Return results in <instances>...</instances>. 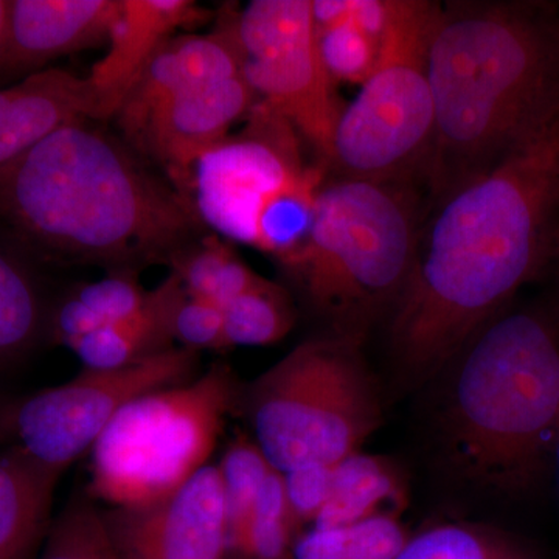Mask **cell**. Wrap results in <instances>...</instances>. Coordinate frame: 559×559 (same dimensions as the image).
<instances>
[{
  "mask_svg": "<svg viewBox=\"0 0 559 559\" xmlns=\"http://www.w3.org/2000/svg\"><path fill=\"white\" fill-rule=\"evenodd\" d=\"M396 559H538L521 543L487 527L444 524L426 530L406 546Z\"/></svg>",
  "mask_w": 559,
  "mask_h": 559,
  "instance_id": "d4e9b609",
  "label": "cell"
},
{
  "mask_svg": "<svg viewBox=\"0 0 559 559\" xmlns=\"http://www.w3.org/2000/svg\"><path fill=\"white\" fill-rule=\"evenodd\" d=\"M43 326V299L32 272L0 246V369L24 356Z\"/></svg>",
  "mask_w": 559,
  "mask_h": 559,
  "instance_id": "7402d4cb",
  "label": "cell"
},
{
  "mask_svg": "<svg viewBox=\"0 0 559 559\" xmlns=\"http://www.w3.org/2000/svg\"><path fill=\"white\" fill-rule=\"evenodd\" d=\"M320 53L334 83L362 86L380 58L381 44L352 22L318 31Z\"/></svg>",
  "mask_w": 559,
  "mask_h": 559,
  "instance_id": "83f0119b",
  "label": "cell"
},
{
  "mask_svg": "<svg viewBox=\"0 0 559 559\" xmlns=\"http://www.w3.org/2000/svg\"><path fill=\"white\" fill-rule=\"evenodd\" d=\"M257 103L259 97L242 75L207 84L160 106L132 145L160 164L179 191L194 162L229 138L235 123L248 119Z\"/></svg>",
  "mask_w": 559,
  "mask_h": 559,
  "instance_id": "4fadbf2b",
  "label": "cell"
},
{
  "mask_svg": "<svg viewBox=\"0 0 559 559\" xmlns=\"http://www.w3.org/2000/svg\"><path fill=\"white\" fill-rule=\"evenodd\" d=\"M227 507V547L248 527L261 488L274 471L255 441H231L218 465Z\"/></svg>",
  "mask_w": 559,
  "mask_h": 559,
  "instance_id": "4316f807",
  "label": "cell"
},
{
  "mask_svg": "<svg viewBox=\"0 0 559 559\" xmlns=\"http://www.w3.org/2000/svg\"><path fill=\"white\" fill-rule=\"evenodd\" d=\"M428 205L417 183L323 180L307 237L280 264L334 336L362 342L374 320L392 314Z\"/></svg>",
  "mask_w": 559,
  "mask_h": 559,
  "instance_id": "5b68a950",
  "label": "cell"
},
{
  "mask_svg": "<svg viewBox=\"0 0 559 559\" xmlns=\"http://www.w3.org/2000/svg\"><path fill=\"white\" fill-rule=\"evenodd\" d=\"M98 121L86 79L60 69L33 73L0 90V170L70 121Z\"/></svg>",
  "mask_w": 559,
  "mask_h": 559,
  "instance_id": "e0dca14e",
  "label": "cell"
},
{
  "mask_svg": "<svg viewBox=\"0 0 559 559\" xmlns=\"http://www.w3.org/2000/svg\"><path fill=\"white\" fill-rule=\"evenodd\" d=\"M248 124L194 162L180 186L200 223L282 261L299 248L325 171L301 159L296 130L264 103Z\"/></svg>",
  "mask_w": 559,
  "mask_h": 559,
  "instance_id": "8992f818",
  "label": "cell"
},
{
  "mask_svg": "<svg viewBox=\"0 0 559 559\" xmlns=\"http://www.w3.org/2000/svg\"><path fill=\"white\" fill-rule=\"evenodd\" d=\"M242 388L227 364L132 400L91 450L87 496L109 509L150 506L209 465Z\"/></svg>",
  "mask_w": 559,
  "mask_h": 559,
  "instance_id": "ba28073f",
  "label": "cell"
},
{
  "mask_svg": "<svg viewBox=\"0 0 559 559\" xmlns=\"http://www.w3.org/2000/svg\"><path fill=\"white\" fill-rule=\"evenodd\" d=\"M334 466L305 465L282 473L294 521L301 527L318 521L329 502Z\"/></svg>",
  "mask_w": 559,
  "mask_h": 559,
  "instance_id": "4dcf8cb0",
  "label": "cell"
},
{
  "mask_svg": "<svg viewBox=\"0 0 559 559\" xmlns=\"http://www.w3.org/2000/svg\"><path fill=\"white\" fill-rule=\"evenodd\" d=\"M407 539L395 514H381L348 527L345 559H396Z\"/></svg>",
  "mask_w": 559,
  "mask_h": 559,
  "instance_id": "1f68e13d",
  "label": "cell"
},
{
  "mask_svg": "<svg viewBox=\"0 0 559 559\" xmlns=\"http://www.w3.org/2000/svg\"><path fill=\"white\" fill-rule=\"evenodd\" d=\"M559 248V110L479 178L433 202L414 271L392 311L390 347L411 381L457 358Z\"/></svg>",
  "mask_w": 559,
  "mask_h": 559,
  "instance_id": "6da1fadb",
  "label": "cell"
},
{
  "mask_svg": "<svg viewBox=\"0 0 559 559\" xmlns=\"http://www.w3.org/2000/svg\"><path fill=\"white\" fill-rule=\"evenodd\" d=\"M0 226L49 259L132 271L170 264L200 219L119 139L76 120L0 170Z\"/></svg>",
  "mask_w": 559,
  "mask_h": 559,
  "instance_id": "3957f363",
  "label": "cell"
},
{
  "mask_svg": "<svg viewBox=\"0 0 559 559\" xmlns=\"http://www.w3.org/2000/svg\"><path fill=\"white\" fill-rule=\"evenodd\" d=\"M551 270H557V274H558V282H559V248H558V253H557V259H555L554 261V266H551ZM551 310H554L555 312H557V316L559 318V293H558V304L555 305L554 308H551Z\"/></svg>",
  "mask_w": 559,
  "mask_h": 559,
  "instance_id": "e575fe53",
  "label": "cell"
},
{
  "mask_svg": "<svg viewBox=\"0 0 559 559\" xmlns=\"http://www.w3.org/2000/svg\"><path fill=\"white\" fill-rule=\"evenodd\" d=\"M61 476L13 450L0 451V559H36L51 527Z\"/></svg>",
  "mask_w": 559,
  "mask_h": 559,
  "instance_id": "d6986e66",
  "label": "cell"
},
{
  "mask_svg": "<svg viewBox=\"0 0 559 559\" xmlns=\"http://www.w3.org/2000/svg\"><path fill=\"white\" fill-rule=\"evenodd\" d=\"M173 272L190 296L229 304L261 277L216 235L191 242L170 261Z\"/></svg>",
  "mask_w": 559,
  "mask_h": 559,
  "instance_id": "44dd1931",
  "label": "cell"
},
{
  "mask_svg": "<svg viewBox=\"0 0 559 559\" xmlns=\"http://www.w3.org/2000/svg\"><path fill=\"white\" fill-rule=\"evenodd\" d=\"M182 282L171 272L156 289L148 290L138 314L92 331L70 347L83 369L114 370L131 366L176 347L173 316L182 299Z\"/></svg>",
  "mask_w": 559,
  "mask_h": 559,
  "instance_id": "ac0fdd59",
  "label": "cell"
},
{
  "mask_svg": "<svg viewBox=\"0 0 559 559\" xmlns=\"http://www.w3.org/2000/svg\"><path fill=\"white\" fill-rule=\"evenodd\" d=\"M229 347H264L282 341L296 322L288 293L260 277L223 307Z\"/></svg>",
  "mask_w": 559,
  "mask_h": 559,
  "instance_id": "603a6c76",
  "label": "cell"
},
{
  "mask_svg": "<svg viewBox=\"0 0 559 559\" xmlns=\"http://www.w3.org/2000/svg\"><path fill=\"white\" fill-rule=\"evenodd\" d=\"M443 418L462 479L499 495L535 487L559 439V318L502 312L459 353Z\"/></svg>",
  "mask_w": 559,
  "mask_h": 559,
  "instance_id": "277c9868",
  "label": "cell"
},
{
  "mask_svg": "<svg viewBox=\"0 0 559 559\" xmlns=\"http://www.w3.org/2000/svg\"><path fill=\"white\" fill-rule=\"evenodd\" d=\"M403 502L399 477L384 460L356 454L334 465L329 502L312 527H352L381 514H393Z\"/></svg>",
  "mask_w": 559,
  "mask_h": 559,
  "instance_id": "ffe728a7",
  "label": "cell"
},
{
  "mask_svg": "<svg viewBox=\"0 0 559 559\" xmlns=\"http://www.w3.org/2000/svg\"><path fill=\"white\" fill-rule=\"evenodd\" d=\"M429 205L506 159L559 110V3H441L430 36Z\"/></svg>",
  "mask_w": 559,
  "mask_h": 559,
  "instance_id": "7a4b0ae2",
  "label": "cell"
},
{
  "mask_svg": "<svg viewBox=\"0 0 559 559\" xmlns=\"http://www.w3.org/2000/svg\"><path fill=\"white\" fill-rule=\"evenodd\" d=\"M38 559H120L98 509L87 492H76L51 522Z\"/></svg>",
  "mask_w": 559,
  "mask_h": 559,
  "instance_id": "484cf974",
  "label": "cell"
},
{
  "mask_svg": "<svg viewBox=\"0 0 559 559\" xmlns=\"http://www.w3.org/2000/svg\"><path fill=\"white\" fill-rule=\"evenodd\" d=\"M75 296L105 322L132 318L145 305L148 290H143L132 271H114L108 277L81 286Z\"/></svg>",
  "mask_w": 559,
  "mask_h": 559,
  "instance_id": "f546056e",
  "label": "cell"
},
{
  "mask_svg": "<svg viewBox=\"0 0 559 559\" xmlns=\"http://www.w3.org/2000/svg\"><path fill=\"white\" fill-rule=\"evenodd\" d=\"M255 443L272 468L334 466L360 451L381 423V404L360 341L304 342L242 390Z\"/></svg>",
  "mask_w": 559,
  "mask_h": 559,
  "instance_id": "52a82bcc",
  "label": "cell"
},
{
  "mask_svg": "<svg viewBox=\"0 0 559 559\" xmlns=\"http://www.w3.org/2000/svg\"><path fill=\"white\" fill-rule=\"evenodd\" d=\"M7 5H9L7 0H0V44H2L3 27H5Z\"/></svg>",
  "mask_w": 559,
  "mask_h": 559,
  "instance_id": "836d02e7",
  "label": "cell"
},
{
  "mask_svg": "<svg viewBox=\"0 0 559 559\" xmlns=\"http://www.w3.org/2000/svg\"><path fill=\"white\" fill-rule=\"evenodd\" d=\"M120 559H227V507L218 466L207 465L150 506L103 510Z\"/></svg>",
  "mask_w": 559,
  "mask_h": 559,
  "instance_id": "7c38bea8",
  "label": "cell"
},
{
  "mask_svg": "<svg viewBox=\"0 0 559 559\" xmlns=\"http://www.w3.org/2000/svg\"><path fill=\"white\" fill-rule=\"evenodd\" d=\"M241 72L237 16L224 17L207 35L173 36L146 66L116 119L132 142L160 106L187 92L240 76Z\"/></svg>",
  "mask_w": 559,
  "mask_h": 559,
  "instance_id": "9a60e30c",
  "label": "cell"
},
{
  "mask_svg": "<svg viewBox=\"0 0 559 559\" xmlns=\"http://www.w3.org/2000/svg\"><path fill=\"white\" fill-rule=\"evenodd\" d=\"M102 326H105V322L75 294L62 301L53 316L55 340L69 348L81 337L87 336L92 331L102 329Z\"/></svg>",
  "mask_w": 559,
  "mask_h": 559,
  "instance_id": "d6a6232c",
  "label": "cell"
},
{
  "mask_svg": "<svg viewBox=\"0 0 559 559\" xmlns=\"http://www.w3.org/2000/svg\"><path fill=\"white\" fill-rule=\"evenodd\" d=\"M121 0H10L0 73L33 75L57 58L109 39Z\"/></svg>",
  "mask_w": 559,
  "mask_h": 559,
  "instance_id": "5bb4252c",
  "label": "cell"
},
{
  "mask_svg": "<svg viewBox=\"0 0 559 559\" xmlns=\"http://www.w3.org/2000/svg\"><path fill=\"white\" fill-rule=\"evenodd\" d=\"M297 530L282 473L274 469L261 488L248 527L227 547V558L293 559Z\"/></svg>",
  "mask_w": 559,
  "mask_h": 559,
  "instance_id": "cb8c5ba5",
  "label": "cell"
},
{
  "mask_svg": "<svg viewBox=\"0 0 559 559\" xmlns=\"http://www.w3.org/2000/svg\"><path fill=\"white\" fill-rule=\"evenodd\" d=\"M200 20L201 9L191 0H121L108 53L86 76L97 100L98 121L116 119L154 55L176 31Z\"/></svg>",
  "mask_w": 559,
  "mask_h": 559,
  "instance_id": "2e32d148",
  "label": "cell"
},
{
  "mask_svg": "<svg viewBox=\"0 0 559 559\" xmlns=\"http://www.w3.org/2000/svg\"><path fill=\"white\" fill-rule=\"evenodd\" d=\"M554 463L557 466L558 481H559V439L557 441V448H555Z\"/></svg>",
  "mask_w": 559,
  "mask_h": 559,
  "instance_id": "d590c367",
  "label": "cell"
},
{
  "mask_svg": "<svg viewBox=\"0 0 559 559\" xmlns=\"http://www.w3.org/2000/svg\"><path fill=\"white\" fill-rule=\"evenodd\" d=\"M440 7L428 0H393L380 58L358 97L345 105L325 175L417 183L425 190L433 139L428 51Z\"/></svg>",
  "mask_w": 559,
  "mask_h": 559,
  "instance_id": "9c48e42d",
  "label": "cell"
},
{
  "mask_svg": "<svg viewBox=\"0 0 559 559\" xmlns=\"http://www.w3.org/2000/svg\"><path fill=\"white\" fill-rule=\"evenodd\" d=\"M237 33L242 79L316 151L323 170L345 103L323 64L312 0H253L237 14Z\"/></svg>",
  "mask_w": 559,
  "mask_h": 559,
  "instance_id": "8fae6325",
  "label": "cell"
},
{
  "mask_svg": "<svg viewBox=\"0 0 559 559\" xmlns=\"http://www.w3.org/2000/svg\"><path fill=\"white\" fill-rule=\"evenodd\" d=\"M173 337L179 347L198 353L229 348L223 308L213 301L190 296L186 290L173 316Z\"/></svg>",
  "mask_w": 559,
  "mask_h": 559,
  "instance_id": "f1b7e54d",
  "label": "cell"
},
{
  "mask_svg": "<svg viewBox=\"0 0 559 559\" xmlns=\"http://www.w3.org/2000/svg\"><path fill=\"white\" fill-rule=\"evenodd\" d=\"M198 370L200 353L179 345L121 369H83L64 384L0 404V447L62 476L128 403L194 380Z\"/></svg>",
  "mask_w": 559,
  "mask_h": 559,
  "instance_id": "30bf717a",
  "label": "cell"
}]
</instances>
